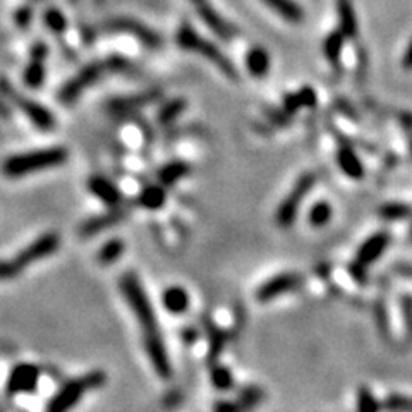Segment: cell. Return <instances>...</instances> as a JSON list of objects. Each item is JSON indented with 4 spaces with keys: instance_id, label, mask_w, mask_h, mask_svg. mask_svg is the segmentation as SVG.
<instances>
[{
    "instance_id": "2e32d148",
    "label": "cell",
    "mask_w": 412,
    "mask_h": 412,
    "mask_svg": "<svg viewBox=\"0 0 412 412\" xmlns=\"http://www.w3.org/2000/svg\"><path fill=\"white\" fill-rule=\"evenodd\" d=\"M160 98V91L157 90H148L143 91L139 95H133V97H126V98H115V100L110 101L108 107L112 108V112H135L136 108L146 107V105L155 104V101Z\"/></svg>"
},
{
    "instance_id": "cb8c5ba5",
    "label": "cell",
    "mask_w": 412,
    "mask_h": 412,
    "mask_svg": "<svg viewBox=\"0 0 412 412\" xmlns=\"http://www.w3.org/2000/svg\"><path fill=\"white\" fill-rule=\"evenodd\" d=\"M344 41H345V35L340 30L332 31V33L325 38V43H323V54H325L326 61L332 62V64H337V62H339Z\"/></svg>"
},
{
    "instance_id": "7402d4cb",
    "label": "cell",
    "mask_w": 412,
    "mask_h": 412,
    "mask_svg": "<svg viewBox=\"0 0 412 412\" xmlns=\"http://www.w3.org/2000/svg\"><path fill=\"white\" fill-rule=\"evenodd\" d=\"M270 9H273L275 12H278V16L284 17L285 21L291 23H301L304 19V10L301 9V6L294 2V0H263Z\"/></svg>"
},
{
    "instance_id": "e0dca14e",
    "label": "cell",
    "mask_w": 412,
    "mask_h": 412,
    "mask_svg": "<svg viewBox=\"0 0 412 412\" xmlns=\"http://www.w3.org/2000/svg\"><path fill=\"white\" fill-rule=\"evenodd\" d=\"M161 302L164 308L172 315H182L189 308V294L179 285H172L161 294Z\"/></svg>"
},
{
    "instance_id": "5bb4252c",
    "label": "cell",
    "mask_w": 412,
    "mask_h": 412,
    "mask_svg": "<svg viewBox=\"0 0 412 412\" xmlns=\"http://www.w3.org/2000/svg\"><path fill=\"white\" fill-rule=\"evenodd\" d=\"M126 217H128V211L121 210L119 206L112 208V210L107 211V213L97 215V217L84 222V224L79 227V235L84 239L93 237V235H97L98 232H104L107 230V228L115 227L117 224H121Z\"/></svg>"
},
{
    "instance_id": "8d00e7d4",
    "label": "cell",
    "mask_w": 412,
    "mask_h": 412,
    "mask_svg": "<svg viewBox=\"0 0 412 412\" xmlns=\"http://www.w3.org/2000/svg\"><path fill=\"white\" fill-rule=\"evenodd\" d=\"M301 100H299V95L297 93H291V95H285L284 97V112L287 115H294L295 112L301 108Z\"/></svg>"
},
{
    "instance_id": "603a6c76",
    "label": "cell",
    "mask_w": 412,
    "mask_h": 412,
    "mask_svg": "<svg viewBox=\"0 0 412 412\" xmlns=\"http://www.w3.org/2000/svg\"><path fill=\"white\" fill-rule=\"evenodd\" d=\"M189 172H191V167H189L186 161H170V164H167L165 167L160 168V172H158V181H160L161 186L168 188V186H174L175 182L184 179Z\"/></svg>"
},
{
    "instance_id": "d6986e66",
    "label": "cell",
    "mask_w": 412,
    "mask_h": 412,
    "mask_svg": "<svg viewBox=\"0 0 412 412\" xmlns=\"http://www.w3.org/2000/svg\"><path fill=\"white\" fill-rule=\"evenodd\" d=\"M246 66L251 76L265 77L270 70V55L265 48L255 47L246 55Z\"/></svg>"
},
{
    "instance_id": "7a4b0ae2",
    "label": "cell",
    "mask_w": 412,
    "mask_h": 412,
    "mask_svg": "<svg viewBox=\"0 0 412 412\" xmlns=\"http://www.w3.org/2000/svg\"><path fill=\"white\" fill-rule=\"evenodd\" d=\"M68 160V150L62 146L43 148V150H35L30 153L12 155L7 158L2 165V170L7 177H23V175L35 174L40 170L61 167Z\"/></svg>"
},
{
    "instance_id": "4dcf8cb0",
    "label": "cell",
    "mask_w": 412,
    "mask_h": 412,
    "mask_svg": "<svg viewBox=\"0 0 412 412\" xmlns=\"http://www.w3.org/2000/svg\"><path fill=\"white\" fill-rule=\"evenodd\" d=\"M409 206L404 205V203H389V205H383L380 208V215L390 222L402 220V218L409 217Z\"/></svg>"
},
{
    "instance_id": "5b68a950",
    "label": "cell",
    "mask_w": 412,
    "mask_h": 412,
    "mask_svg": "<svg viewBox=\"0 0 412 412\" xmlns=\"http://www.w3.org/2000/svg\"><path fill=\"white\" fill-rule=\"evenodd\" d=\"M105 373L104 371H91L88 375L81 376V378L70 380L66 383L48 402L47 412H69L81 400L84 393L90 390L100 389L105 383Z\"/></svg>"
},
{
    "instance_id": "ffe728a7",
    "label": "cell",
    "mask_w": 412,
    "mask_h": 412,
    "mask_svg": "<svg viewBox=\"0 0 412 412\" xmlns=\"http://www.w3.org/2000/svg\"><path fill=\"white\" fill-rule=\"evenodd\" d=\"M167 202V193L164 186H148L137 196V205L144 210H160Z\"/></svg>"
},
{
    "instance_id": "d590c367",
    "label": "cell",
    "mask_w": 412,
    "mask_h": 412,
    "mask_svg": "<svg viewBox=\"0 0 412 412\" xmlns=\"http://www.w3.org/2000/svg\"><path fill=\"white\" fill-rule=\"evenodd\" d=\"M31 61H41L45 62L48 57V45L45 41H35L30 48Z\"/></svg>"
},
{
    "instance_id": "44dd1931",
    "label": "cell",
    "mask_w": 412,
    "mask_h": 412,
    "mask_svg": "<svg viewBox=\"0 0 412 412\" xmlns=\"http://www.w3.org/2000/svg\"><path fill=\"white\" fill-rule=\"evenodd\" d=\"M339 30L345 35V38H357L359 28L355 19L354 9L349 0H339Z\"/></svg>"
},
{
    "instance_id": "484cf974",
    "label": "cell",
    "mask_w": 412,
    "mask_h": 412,
    "mask_svg": "<svg viewBox=\"0 0 412 412\" xmlns=\"http://www.w3.org/2000/svg\"><path fill=\"white\" fill-rule=\"evenodd\" d=\"M23 81L28 88L31 90H38L43 86L45 83V62L41 61H31L28 68L24 69Z\"/></svg>"
},
{
    "instance_id": "f35d334b",
    "label": "cell",
    "mask_w": 412,
    "mask_h": 412,
    "mask_svg": "<svg viewBox=\"0 0 412 412\" xmlns=\"http://www.w3.org/2000/svg\"><path fill=\"white\" fill-rule=\"evenodd\" d=\"M244 411V406L237 402H218L215 406V412H242Z\"/></svg>"
},
{
    "instance_id": "8fae6325",
    "label": "cell",
    "mask_w": 412,
    "mask_h": 412,
    "mask_svg": "<svg viewBox=\"0 0 412 412\" xmlns=\"http://www.w3.org/2000/svg\"><path fill=\"white\" fill-rule=\"evenodd\" d=\"M389 242H390L389 234H386V232H378V234L371 235V237L361 246V249H359L357 253V258H355V263H354V266H357V270L354 268L355 277L362 278L366 266L375 263L376 259L385 253V249L389 248Z\"/></svg>"
},
{
    "instance_id": "277c9868",
    "label": "cell",
    "mask_w": 412,
    "mask_h": 412,
    "mask_svg": "<svg viewBox=\"0 0 412 412\" xmlns=\"http://www.w3.org/2000/svg\"><path fill=\"white\" fill-rule=\"evenodd\" d=\"M175 43H177L182 50L198 52V54H202L203 57L208 59L211 64L217 66V68L220 69L225 76L230 77V79H237L239 77L235 66L225 57L224 52L215 43H211V41L199 37L189 24H182V26L179 28L177 35H175Z\"/></svg>"
},
{
    "instance_id": "ba28073f",
    "label": "cell",
    "mask_w": 412,
    "mask_h": 412,
    "mask_svg": "<svg viewBox=\"0 0 412 412\" xmlns=\"http://www.w3.org/2000/svg\"><path fill=\"white\" fill-rule=\"evenodd\" d=\"M107 31L133 35V37H136L144 47L151 48V50H157V48H160L161 45H164V40H161V37L157 31L144 26L143 23L133 19V17H114V19H110L107 23Z\"/></svg>"
},
{
    "instance_id": "4316f807",
    "label": "cell",
    "mask_w": 412,
    "mask_h": 412,
    "mask_svg": "<svg viewBox=\"0 0 412 412\" xmlns=\"http://www.w3.org/2000/svg\"><path fill=\"white\" fill-rule=\"evenodd\" d=\"M186 107H188V101L184 98H174V100L167 101L158 112V122L160 124H170L186 110Z\"/></svg>"
},
{
    "instance_id": "d6a6232c",
    "label": "cell",
    "mask_w": 412,
    "mask_h": 412,
    "mask_svg": "<svg viewBox=\"0 0 412 412\" xmlns=\"http://www.w3.org/2000/svg\"><path fill=\"white\" fill-rule=\"evenodd\" d=\"M383 407L389 412H412V399L406 395H390L383 402Z\"/></svg>"
},
{
    "instance_id": "f1b7e54d",
    "label": "cell",
    "mask_w": 412,
    "mask_h": 412,
    "mask_svg": "<svg viewBox=\"0 0 412 412\" xmlns=\"http://www.w3.org/2000/svg\"><path fill=\"white\" fill-rule=\"evenodd\" d=\"M330 218H332V206L326 202L316 203L309 211V224L313 227H325L330 222Z\"/></svg>"
},
{
    "instance_id": "ab89813d",
    "label": "cell",
    "mask_w": 412,
    "mask_h": 412,
    "mask_svg": "<svg viewBox=\"0 0 412 412\" xmlns=\"http://www.w3.org/2000/svg\"><path fill=\"white\" fill-rule=\"evenodd\" d=\"M402 66H404V69L412 70V40H411L409 47H407L406 54H404V57H402Z\"/></svg>"
},
{
    "instance_id": "f546056e",
    "label": "cell",
    "mask_w": 412,
    "mask_h": 412,
    "mask_svg": "<svg viewBox=\"0 0 412 412\" xmlns=\"http://www.w3.org/2000/svg\"><path fill=\"white\" fill-rule=\"evenodd\" d=\"M211 383L217 390H228L234 385V376L225 366H215L211 369Z\"/></svg>"
},
{
    "instance_id": "7c38bea8",
    "label": "cell",
    "mask_w": 412,
    "mask_h": 412,
    "mask_svg": "<svg viewBox=\"0 0 412 412\" xmlns=\"http://www.w3.org/2000/svg\"><path fill=\"white\" fill-rule=\"evenodd\" d=\"M299 285H301V277L297 273H282L265 282L256 292V299L259 302H268L285 292L295 291Z\"/></svg>"
},
{
    "instance_id": "8992f818",
    "label": "cell",
    "mask_w": 412,
    "mask_h": 412,
    "mask_svg": "<svg viewBox=\"0 0 412 412\" xmlns=\"http://www.w3.org/2000/svg\"><path fill=\"white\" fill-rule=\"evenodd\" d=\"M0 93H2V97L9 98L16 107H19L21 112H23L24 115H28L30 121L33 122L40 131H52V129L55 128V117L52 115V112L48 110L47 107H43V105L23 97L16 88L10 86V83L6 77H0Z\"/></svg>"
},
{
    "instance_id": "836d02e7",
    "label": "cell",
    "mask_w": 412,
    "mask_h": 412,
    "mask_svg": "<svg viewBox=\"0 0 412 412\" xmlns=\"http://www.w3.org/2000/svg\"><path fill=\"white\" fill-rule=\"evenodd\" d=\"M14 23L19 30H28L30 24L33 23V7L31 6H23L14 12Z\"/></svg>"
},
{
    "instance_id": "9c48e42d",
    "label": "cell",
    "mask_w": 412,
    "mask_h": 412,
    "mask_svg": "<svg viewBox=\"0 0 412 412\" xmlns=\"http://www.w3.org/2000/svg\"><path fill=\"white\" fill-rule=\"evenodd\" d=\"M59 244H61V237H59V234H55V232H48V234L35 239L30 246H26V248H24L23 251L14 258V263H16L17 268L23 272L26 266L33 265V263L54 255V253L59 249Z\"/></svg>"
},
{
    "instance_id": "7bdbcfd3",
    "label": "cell",
    "mask_w": 412,
    "mask_h": 412,
    "mask_svg": "<svg viewBox=\"0 0 412 412\" xmlns=\"http://www.w3.org/2000/svg\"><path fill=\"white\" fill-rule=\"evenodd\" d=\"M191 2H193V3H196V2H199V0H191Z\"/></svg>"
},
{
    "instance_id": "52a82bcc",
    "label": "cell",
    "mask_w": 412,
    "mask_h": 412,
    "mask_svg": "<svg viewBox=\"0 0 412 412\" xmlns=\"http://www.w3.org/2000/svg\"><path fill=\"white\" fill-rule=\"evenodd\" d=\"M315 181L316 179L313 174H304L297 179L292 191L288 193L287 198L282 202V205L277 210V217L275 218H277V224L280 227H291L294 224L295 217H297L299 205L308 196V193L311 191V188L315 186Z\"/></svg>"
},
{
    "instance_id": "4fadbf2b",
    "label": "cell",
    "mask_w": 412,
    "mask_h": 412,
    "mask_svg": "<svg viewBox=\"0 0 412 412\" xmlns=\"http://www.w3.org/2000/svg\"><path fill=\"white\" fill-rule=\"evenodd\" d=\"M195 6L199 19H202L203 23H205L206 26L217 35V37L224 38V40H230V38H234L235 35H237L235 28L232 26L230 23H227V21H225L224 17H222L220 14H218L217 10L206 2V0H199V2H196Z\"/></svg>"
},
{
    "instance_id": "30bf717a",
    "label": "cell",
    "mask_w": 412,
    "mask_h": 412,
    "mask_svg": "<svg viewBox=\"0 0 412 412\" xmlns=\"http://www.w3.org/2000/svg\"><path fill=\"white\" fill-rule=\"evenodd\" d=\"M38 380H40V368L35 364H17L10 371L7 380V392L9 395H19V393H31L37 390Z\"/></svg>"
},
{
    "instance_id": "e575fe53",
    "label": "cell",
    "mask_w": 412,
    "mask_h": 412,
    "mask_svg": "<svg viewBox=\"0 0 412 412\" xmlns=\"http://www.w3.org/2000/svg\"><path fill=\"white\" fill-rule=\"evenodd\" d=\"M297 95H299V100H301L302 107L313 108V107H316V104H318V98H316L315 90H313L311 86L301 88Z\"/></svg>"
},
{
    "instance_id": "83f0119b",
    "label": "cell",
    "mask_w": 412,
    "mask_h": 412,
    "mask_svg": "<svg viewBox=\"0 0 412 412\" xmlns=\"http://www.w3.org/2000/svg\"><path fill=\"white\" fill-rule=\"evenodd\" d=\"M43 21L45 24H47L48 30L55 35H62L66 30H68V19H66L62 10L57 9V7H50V9L45 10Z\"/></svg>"
},
{
    "instance_id": "74e56055",
    "label": "cell",
    "mask_w": 412,
    "mask_h": 412,
    "mask_svg": "<svg viewBox=\"0 0 412 412\" xmlns=\"http://www.w3.org/2000/svg\"><path fill=\"white\" fill-rule=\"evenodd\" d=\"M259 397H262V393H259V390H256V389H249V390H246V392H242L241 402H242V406H244V409L246 407H253L255 404H258Z\"/></svg>"
},
{
    "instance_id": "1f68e13d",
    "label": "cell",
    "mask_w": 412,
    "mask_h": 412,
    "mask_svg": "<svg viewBox=\"0 0 412 412\" xmlns=\"http://www.w3.org/2000/svg\"><path fill=\"white\" fill-rule=\"evenodd\" d=\"M380 404L366 386H362L357 392V412H378Z\"/></svg>"
},
{
    "instance_id": "b9f144b4",
    "label": "cell",
    "mask_w": 412,
    "mask_h": 412,
    "mask_svg": "<svg viewBox=\"0 0 412 412\" xmlns=\"http://www.w3.org/2000/svg\"><path fill=\"white\" fill-rule=\"evenodd\" d=\"M400 119H402L404 126H406L407 129H412V115L411 114H404Z\"/></svg>"
},
{
    "instance_id": "60d3db41",
    "label": "cell",
    "mask_w": 412,
    "mask_h": 412,
    "mask_svg": "<svg viewBox=\"0 0 412 412\" xmlns=\"http://www.w3.org/2000/svg\"><path fill=\"white\" fill-rule=\"evenodd\" d=\"M0 117L2 119L10 117V108H9V105L2 100V97H0Z\"/></svg>"
},
{
    "instance_id": "6da1fadb",
    "label": "cell",
    "mask_w": 412,
    "mask_h": 412,
    "mask_svg": "<svg viewBox=\"0 0 412 412\" xmlns=\"http://www.w3.org/2000/svg\"><path fill=\"white\" fill-rule=\"evenodd\" d=\"M131 69H135L131 61H128L126 57H119V55H112V57L104 59V61L91 62L62 86L61 93H59V100L66 105L74 104L81 97V93H84L88 88L93 86L105 74L129 72Z\"/></svg>"
},
{
    "instance_id": "ac0fdd59",
    "label": "cell",
    "mask_w": 412,
    "mask_h": 412,
    "mask_svg": "<svg viewBox=\"0 0 412 412\" xmlns=\"http://www.w3.org/2000/svg\"><path fill=\"white\" fill-rule=\"evenodd\" d=\"M337 161H339L340 170L351 179H361L364 175V167L357 155L352 151V148L340 146L339 153H337Z\"/></svg>"
},
{
    "instance_id": "d4e9b609",
    "label": "cell",
    "mask_w": 412,
    "mask_h": 412,
    "mask_svg": "<svg viewBox=\"0 0 412 412\" xmlns=\"http://www.w3.org/2000/svg\"><path fill=\"white\" fill-rule=\"evenodd\" d=\"M122 253H124V242L121 239H110V241H107L101 246L97 258L101 265H112V263H115L121 258Z\"/></svg>"
},
{
    "instance_id": "9a60e30c",
    "label": "cell",
    "mask_w": 412,
    "mask_h": 412,
    "mask_svg": "<svg viewBox=\"0 0 412 412\" xmlns=\"http://www.w3.org/2000/svg\"><path fill=\"white\" fill-rule=\"evenodd\" d=\"M88 189H90V193L95 196V198L104 202L105 205L112 208L121 205L122 195L121 191H119V188L112 181L101 177V175H95V177H91L90 181H88Z\"/></svg>"
},
{
    "instance_id": "3957f363",
    "label": "cell",
    "mask_w": 412,
    "mask_h": 412,
    "mask_svg": "<svg viewBox=\"0 0 412 412\" xmlns=\"http://www.w3.org/2000/svg\"><path fill=\"white\" fill-rule=\"evenodd\" d=\"M121 291L124 294V297L128 299V304L131 306L133 313L136 315V320L139 322L141 328H143L144 340L161 337L160 330H158L157 315H155L153 306H151L146 291H144L143 284L136 277V273L129 272L121 278Z\"/></svg>"
}]
</instances>
